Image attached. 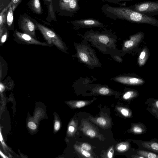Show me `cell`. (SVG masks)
<instances>
[{
    "label": "cell",
    "mask_w": 158,
    "mask_h": 158,
    "mask_svg": "<svg viewBox=\"0 0 158 158\" xmlns=\"http://www.w3.org/2000/svg\"><path fill=\"white\" fill-rule=\"evenodd\" d=\"M103 10L113 19L125 20L130 22L148 24L158 27V20L135 11L129 7H114L107 5L103 7Z\"/></svg>",
    "instance_id": "obj_1"
},
{
    "label": "cell",
    "mask_w": 158,
    "mask_h": 158,
    "mask_svg": "<svg viewBox=\"0 0 158 158\" xmlns=\"http://www.w3.org/2000/svg\"><path fill=\"white\" fill-rule=\"evenodd\" d=\"M82 36L101 50L102 49V48L103 49L115 48L116 39L109 34L89 31L86 32Z\"/></svg>",
    "instance_id": "obj_2"
},
{
    "label": "cell",
    "mask_w": 158,
    "mask_h": 158,
    "mask_svg": "<svg viewBox=\"0 0 158 158\" xmlns=\"http://www.w3.org/2000/svg\"><path fill=\"white\" fill-rule=\"evenodd\" d=\"M76 49L77 57L81 62L91 67L100 66L94 51L89 46L77 44Z\"/></svg>",
    "instance_id": "obj_3"
},
{
    "label": "cell",
    "mask_w": 158,
    "mask_h": 158,
    "mask_svg": "<svg viewBox=\"0 0 158 158\" xmlns=\"http://www.w3.org/2000/svg\"><path fill=\"white\" fill-rule=\"evenodd\" d=\"M35 25L47 42L53 45L60 50L66 52V45L57 34L51 29L40 23H36Z\"/></svg>",
    "instance_id": "obj_4"
},
{
    "label": "cell",
    "mask_w": 158,
    "mask_h": 158,
    "mask_svg": "<svg viewBox=\"0 0 158 158\" xmlns=\"http://www.w3.org/2000/svg\"><path fill=\"white\" fill-rule=\"evenodd\" d=\"M129 7L133 10L151 17L158 15V1L139 2Z\"/></svg>",
    "instance_id": "obj_5"
},
{
    "label": "cell",
    "mask_w": 158,
    "mask_h": 158,
    "mask_svg": "<svg viewBox=\"0 0 158 158\" xmlns=\"http://www.w3.org/2000/svg\"><path fill=\"white\" fill-rule=\"evenodd\" d=\"M14 40L17 43L26 44H32L52 47V44L47 42H42L37 40L29 35L15 31L14 33Z\"/></svg>",
    "instance_id": "obj_6"
},
{
    "label": "cell",
    "mask_w": 158,
    "mask_h": 158,
    "mask_svg": "<svg viewBox=\"0 0 158 158\" xmlns=\"http://www.w3.org/2000/svg\"><path fill=\"white\" fill-rule=\"evenodd\" d=\"M72 23L77 28H90L103 27L102 23L98 20L94 19L77 20L73 21Z\"/></svg>",
    "instance_id": "obj_7"
},
{
    "label": "cell",
    "mask_w": 158,
    "mask_h": 158,
    "mask_svg": "<svg viewBox=\"0 0 158 158\" xmlns=\"http://www.w3.org/2000/svg\"><path fill=\"white\" fill-rule=\"evenodd\" d=\"M37 27L29 19L23 17L20 25V28L23 33L36 39L35 30Z\"/></svg>",
    "instance_id": "obj_8"
},
{
    "label": "cell",
    "mask_w": 158,
    "mask_h": 158,
    "mask_svg": "<svg viewBox=\"0 0 158 158\" xmlns=\"http://www.w3.org/2000/svg\"><path fill=\"white\" fill-rule=\"evenodd\" d=\"M112 80L120 83L130 85H139L144 82L141 79L123 76H116L113 78Z\"/></svg>",
    "instance_id": "obj_9"
},
{
    "label": "cell",
    "mask_w": 158,
    "mask_h": 158,
    "mask_svg": "<svg viewBox=\"0 0 158 158\" xmlns=\"http://www.w3.org/2000/svg\"><path fill=\"white\" fill-rule=\"evenodd\" d=\"M143 36V33L140 32L131 36L130 40L124 42L122 50L125 51L132 48L138 43Z\"/></svg>",
    "instance_id": "obj_10"
},
{
    "label": "cell",
    "mask_w": 158,
    "mask_h": 158,
    "mask_svg": "<svg viewBox=\"0 0 158 158\" xmlns=\"http://www.w3.org/2000/svg\"><path fill=\"white\" fill-rule=\"evenodd\" d=\"M62 9L70 12L75 11L79 8L78 0H59Z\"/></svg>",
    "instance_id": "obj_11"
},
{
    "label": "cell",
    "mask_w": 158,
    "mask_h": 158,
    "mask_svg": "<svg viewBox=\"0 0 158 158\" xmlns=\"http://www.w3.org/2000/svg\"><path fill=\"white\" fill-rule=\"evenodd\" d=\"M141 145L143 147L158 153V143L154 141L145 142L142 143Z\"/></svg>",
    "instance_id": "obj_12"
},
{
    "label": "cell",
    "mask_w": 158,
    "mask_h": 158,
    "mask_svg": "<svg viewBox=\"0 0 158 158\" xmlns=\"http://www.w3.org/2000/svg\"><path fill=\"white\" fill-rule=\"evenodd\" d=\"M148 57V52L146 48L144 49L141 52L138 59L139 64L140 66L143 65Z\"/></svg>",
    "instance_id": "obj_13"
},
{
    "label": "cell",
    "mask_w": 158,
    "mask_h": 158,
    "mask_svg": "<svg viewBox=\"0 0 158 158\" xmlns=\"http://www.w3.org/2000/svg\"><path fill=\"white\" fill-rule=\"evenodd\" d=\"M31 5L33 10L37 13L40 14L41 12L40 0H31Z\"/></svg>",
    "instance_id": "obj_14"
},
{
    "label": "cell",
    "mask_w": 158,
    "mask_h": 158,
    "mask_svg": "<svg viewBox=\"0 0 158 158\" xmlns=\"http://www.w3.org/2000/svg\"><path fill=\"white\" fill-rule=\"evenodd\" d=\"M137 153L144 158H158V155L150 152L140 150L137 152Z\"/></svg>",
    "instance_id": "obj_15"
},
{
    "label": "cell",
    "mask_w": 158,
    "mask_h": 158,
    "mask_svg": "<svg viewBox=\"0 0 158 158\" xmlns=\"http://www.w3.org/2000/svg\"><path fill=\"white\" fill-rule=\"evenodd\" d=\"M8 7H6L4 9L0 14V36H1L4 33L3 29V24L5 22V15L4 13L7 10Z\"/></svg>",
    "instance_id": "obj_16"
},
{
    "label": "cell",
    "mask_w": 158,
    "mask_h": 158,
    "mask_svg": "<svg viewBox=\"0 0 158 158\" xmlns=\"http://www.w3.org/2000/svg\"><path fill=\"white\" fill-rule=\"evenodd\" d=\"M8 9L7 16V23L8 26L10 27L11 26L13 20V10L12 6H10Z\"/></svg>",
    "instance_id": "obj_17"
},
{
    "label": "cell",
    "mask_w": 158,
    "mask_h": 158,
    "mask_svg": "<svg viewBox=\"0 0 158 158\" xmlns=\"http://www.w3.org/2000/svg\"><path fill=\"white\" fill-rule=\"evenodd\" d=\"M131 131L134 133L140 134L143 133L145 129L142 125L137 124L133 126Z\"/></svg>",
    "instance_id": "obj_18"
},
{
    "label": "cell",
    "mask_w": 158,
    "mask_h": 158,
    "mask_svg": "<svg viewBox=\"0 0 158 158\" xmlns=\"http://www.w3.org/2000/svg\"><path fill=\"white\" fill-rule=\"evenodd\" d=\"M75 148L76 150L83 156L86 157H91L90 154L88 151L81 147L76 145Z\"/></svg>",
    "instance_id": "obj_19"
},
{
    "label": "cell",
    "mask_w": 158,
    "mask_h": 158,
    "mask_svg": "<svg viewBox=\"0 0 158 158\" xmlns=\"http://www.w3.org/2000/svg\"><path fill=\"white\" fill-rule=\"evenodd\" d=\"M136 92L133 91H130L125 93L123 95V98L126 100L131 98L137 95Z\"/></svg>",
    "instance_id": "obj_20"
},
{
    "label": "cell",
    "mask_w": 158,
    "mask_h": 158,
    "mask_svg": "<svg viewBox=\"0 0 158 158\" xmlns=\"http://www.w3.org/2000/svg\"><path fill=\"white\" fill-rule=\"evenodd\" d=\"M129 147L128 143H123L119 144L117 147V150L120 152H123L127 150Z\"/></svg>",
    "instance_id": "obj_21"
},
{
    "label": "cell",
    "mask_w": 158,
    "mask_h": 158,
    "mask_svg": "<svg viewBox=\"0 0 158 158\" xmlns=\"http://www.w3.org/2000/svg\"><path fill=\"white\" fill-rule=\"evenodd\" d=\"M22 0H11L7 7L9 8L10 6H12L13 10H14Z\"/></svg>",
    "instance_id": "obj_22"
},
{
    "label": "cell",
    "mask_w": 158,
    "mask_h": 158,
    "mask_svg": "<svg viewBox=\"0 0 158 158\" xmlns=\"http://www.w3.org/2000/svg\"><path fill=\"white\" fill-rule=\"evenodd\" d=\"M98 92L101 94L106 95L110 93V90L107 87H102L99 88L98 90Z\"/></svg>",
    "instance_id": "obj_23"
},
{
    "label": "cell",
    "mask_w": 158,
    "mask_h": 158,
    "mask_svg": "<svg viewBox=\"0 0 158 158\" xmlns=\"http://www.w3.org/2000/svg\"><path fill=\"white\" fill-rule=\"evenodd\" d=\"M120 111L123 116L126 117L130 116L131 115L129 110L125 108H120Z\"/></svg>",
    "instance_id": "obj_24"
},
{
    "label": "cell",
    "mask_w": 158,
    "mask_h": 158,
    "mask_svg": "<svg viewBox=\"0 0 158 158\" xmlns=\"http://www.w3.org/2000/svg\"><path fill=\"white\" fill-rule=\"evenodd\" d=\"M8 36L7 32L6 31L0 37V46H2L4 43L6 42Z\"/></svg>",
    "instance_id": "obj_25"
},
{
    "label": "cell",
    "mask_w": 158,
    "mask_h": 158,
    "mask_svg": "<svg viewBox=\"0 0 158 158\" xmlns=\"http://www.w3.org/2000/svg\"><path fill=\"white\" fill-rule=\"evenodd\" d=\"M97 121L99 124L102 126H104L106 124V119L102 117L98 118L97 119Z\"/></svg>",
    "instance_id": "obj_26"
},
{
    "label": "cell",
    "mask_w": 158,
    "mask_h": 158,
    "mask_svg": "<svg viewBox=\"0 0 158 158\" xmlns=\"http://www.w3.org/2000/svg\"><path fill=\"white\" fill-rule=\"evenodd\" d=\"M86 134L91 137H94L96 135L95 132L92 129H89L86 131Z\"/></svg>",
    "instance_id": "obj_27"
},
{
    "label": "cell",
    "mask_w": 158,
    "mask_h": 158,
    "mask_svg": "<svg viewBox=\"0 0 158 158\" xmlns=\"http://www.w3.org/2000/svg\"><path fill=\"white\" fill-rule=\"evenodd\" d=\"M86 104V102L84 101H78L76 103L75 106L77 108H81L84 106Z\"/></svg>",
    "instance_id": "obj_28"
},
{
    "label": "cell",
    "mask_w": 158,
    "mask_h": 158,
    "mask_svg": "<svg viewBox=\"0 0 158 158\" xmlns=\"http://www.w3.org/2000/svg\"><path fill=\"white\" fill-rule=\"evenodd\" d=\"M81 147L87 151H90L91 149V146L90 145L85 143H83L81 144Z\"/></svg>",
    "instance_id": "obj_29"
},
{
    "label": "cell",
    "mask_w": 158,
    "mask_h": 158,
    "mask_svg": "<svg viewBox=\"0 0 158 158\" xmlns=\"http://www.w3.org/2000/svg\"><path fill=\"white\" fill-rule=\"evenodd\" d=\"M28 127L31 129H35L37 127L35 123L32 122H30L28 123Z\"/></svg>",
    "instance_id": "obj_30"
},
{
    "label": "cell",
    "mask_w": 158,
    "mask_h": 158,
    "mask_svg": "<svg viewBox=\"0 0 158 158\" xmlns=\"http://www.w3.org/2000/svg\"><path fill=\"white\" fill-rule=\"evenodd\" d=\"M114 154V149L113 147L111 148L108 151L107 153V157L109 158L112 157Z\"/></svg>",
    "instance_id": "obj_31"
},
{
    "label": "cell",
    "mask_w": 158,
    "mask_h": 158,
    "mask_svg": "<svg viewBox=\"0 0 158 158\" xmlns=\"http://www.w3.org/2000/svg\"><path fill=\"white\" fill-rule=\"evenodd\" d=\"M60 127V123L59 121L55 122L54 125V128L56 131H58Z\"/></svg>",
    "instance_id": "obj_32"
},
{
    "label": "cell",
    "mask_w": 158,
    "mask_h": 158,
    "mask_svg": "<svg viewBox=\"0 0 158 158\" xmlns=\"http://www.w3.org/2000/svg\"><path fill=\"white\" fill-rule=\"evenodd\" d=\"M108 2H114V3H118L120 2H125V1H133L134 0H104Z\"/></svg>",
    "instance_id": "obj_33"
},
{
    "label": "cell",
    "mask_w": 158,
    "mask_h": 158,
    "mask_svg": "<svg viewBox=\"0 0 158 158\" xmlns=\"http://www.w3.org/2000/svg\"><path fill=\"white\" fill-rule=\"evenodd\" d=\"M114 59L117 61L119 62H121L122 61V59L120 56H114Z\"/></svg>",
    "instance_id": "obj_34"
},
{
    "label": "cell",
    "mask_w": 158,
    "mask_h": 158,
    "mask_svg": "<svg viewBox=\"0 0 158 158\" xmlns=\"http://www.w3.org/2000/svg\"><path fill=\"white\" fill-rule=\"evenodd\" d=\"M0 139L1 142L2 143V144L3 145H4L6 146V144H5V143H4V141H3V137H2V135L1 129H0Z\"/></svg>",
    "instance_id": "obj_35"
},
{
    "label": "cell",
    "mask_w": 158,
    "mask_h": 158,
    "mask_svg": "<svg viewBox=\"0 0 158 158\" xmlns=\"http://www.w3.org/2000/svg\"><path fill=\"white\" fill-rule=\"evenodd\" d=\"M153 106L158 110V100L156 101L153 104Z\"/></svg>",
    "instance_id": "obj_36"
},
{
    "label": "cell",
    "mask_w": 158,
    "mask_h": 158,
    "mask_svg": "<svg viewBox=\"0 0 158 158\" xmlns=\"http://www.w3.org/2000/svg\"><path fill=\"white\" fill-rule=\"evenodd\" d=\"M5 90V87L3 85L1 82L0 84V90L1 92H2Z\"/></svg>",
    "instance_id": "obj_37"
},
{
    "label": "cell",
    "mask_w": 158,
    "mask_h": 158,
    "mask_svg": "<svg viewBox=\"0 0 158 158\" xmlns=\"http://www.w3.org/2000/svg\"><path fill=\"white\" fill-rule=\"evenodd\" d=\"M69 131L70 132H73L75 130L74 127L72 126H70L69 127Z\"/></svg>",
    "instance_id": "obj_38"
},
{
    "label": "cell",
    "mask_w": 158,
    "mask_h": 158,
    "mask_svg": "<svg viewBox=\"0 0 158 158\" xmlns=\"http://www.w3.org/2000/svg\"><path fill=\"white\" fill-rule=\"evenodd\" d=\"M0 154L2 156V157L4 158H8L5 155H4L2 152L1 151H0Z\"/></svg>",
    "instance_id": "obj_39"
},
{
    "label": "cell",
    "mask_w": 158,
    "mask_h": 158,
    "mask_svg": "<svg viewBox=\"0 0 158 158\" xmlns=\"http://www.w3.org/2000/svg\"><path fill=\"white\" fill-rule=\"evenodd\" d=\"M46 1H48V2H51V3L52 5V0H46Z\"/></svg>",
    "instance_id": "obj_40"
},
{
    "label": "cell",
    "mask_w": 158,
    "mask_h": 158,
    "mask_svg": "<svg viewBox=\"0 0 158 158\" xmlns=\"http://www.w3.org/2000/svg\"><path fill=\"white\" fill-rule=\"evenodd\" d=\"M157 117H158V112L157 113Z\"/></svg>",
    "instance_id": "obj_41"
}]
</instances>
